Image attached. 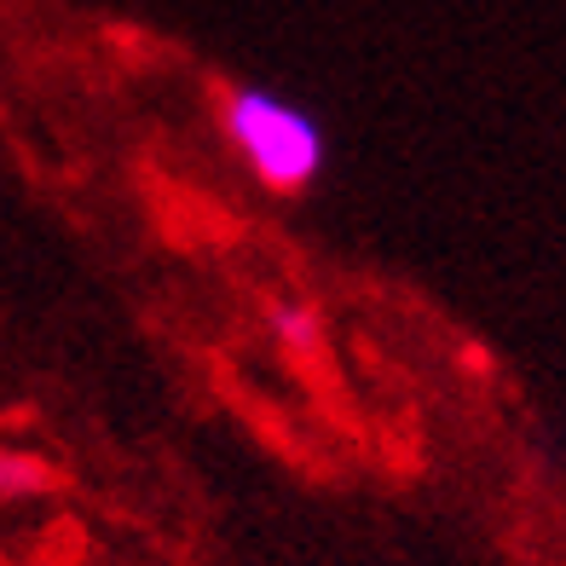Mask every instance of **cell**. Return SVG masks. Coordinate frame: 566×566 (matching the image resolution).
<instances>
[{"label": "cell", "mask_w": 566, "mask_h": 566, "mask_svg": "<svg viewBox=\"0 0 566 566\" xmlns=\"http://www.w3.org/2000/svg\"><path fill=\"white\" fill-rule=\"evenodd\" d=\"M53 485V469L41 457H23V451H0V503L7 497H35Z\"/></svg>", "instance_id": "7a4b0ae2"}, {"label": "cell", "mask_w": 566, "mask_h": 566, "mask_svg": "<svg viewBox=\"0 0 566 566\" xmlns=\"http://www.w3.org/2000/svg\"><path fill=\"white\" fill-rule=\"evenodd\" d=\"M220 122H226L231 150L249 163V174L277 197L313 191L329 168L324 122L306 111L301 98L277 93V87H261V82L226 87L220 93Z\"/></svg>", "instance_id": "6da1fadb"}]
</instances>
